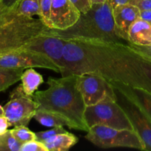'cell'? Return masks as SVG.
I'll return each mask as SVG.
<instances>
[{"mask_svg":"<svg viewBox=\"0 0 151 151\" xmlns=\"http://www.w3.org/2000/svg\"><path fill=\"white\" fill-rule=\"evenodd\" d=\"M33 118L43 126L48 128L68 126V128L72 129V125L66 118L50 111L38 109Z\"/></svg>","mask_w":151,"mask_h":151,"instance_id":"cell-17","label":"cell"},{"mask_svg":"<svg viewBox=\"0 0 151 151\" xmlns=\"http://www.w3.org/2000/svg\"><path fill=\"white\" fill-rule=\"evenodd\" d=\"M110 2V4H111V7H112L113 10L115 7H116L117 6L119 5H123V4H130V1L131 0H108Z\"/></svg>","mask_w":151,"mask_h":151,"instance_id":"cell-31","label":"cell"},{"mask_svg":"<svg viewBox=\"0 0 151 151\" xmlns=\"http://www.w3.org/2000/svg\"><path fill=\"white\" fill-rule=\"evenodd\" d=\"M150 24H151V23H150Z\"/></svg>","mask_w":151,"mask_h":151,"instance_id":"cell-36","label":"cell"},{"mask_svg":"<svg viewBox=\"0 0 151 151\" xmlns=\"http://www.w3.org/2000/svg\"><path fill=\"white\" fill-rule=\"evenodd\" d=\"M38 108V103L32 96L27 95L22 85H19L12 91L10 100L3 106V115L8 120L10 126H28Z\"/></svg>","mask_w":151,"mask_h":151,"instance_id":"cell-8","label":"cell"},{"mask_svg":"<svg viewBox=\"0 0 151 151\" xmlns=\"http://www.w3.org/2000/svg\"><path fill=\"white\" fill-rule=\"evenodd\" d=\"M4 111H3V107L0 105V115H3Z\"/></svg>","mask_w":151,"mask_h":151,"instance_id":"cell-34","label":"cell"},{"mask_svg":"<svg viewBox=\"0 0 151 151\" xmlns=\"http://www.w3.org/2000/svg\"><path fill=\"white\" fill-rule=\"evenodd\" d=\"M66 132H68V131L64 128V126H58L53 127L51 129L47 130V131H39V132L36 133V136L37 140L43 142L45 140L51 138V137H54L57 134H63V133Z\"/></svg>","mask_w":151,"mask_h":151,"instance_id":"cell-23","label":"cell"},{"mask_svg":"<svg viewBox=\"0 0 151 151\" xmlns=\"http://www.w3.org/2000/svg\"><path fill=\"white\" fill-rule=\"evenodd\" d=\"M81 13L88 11L92 7L91 0H70Z\"/></svg>","mask_w":151,"mask_h":151,"instance_id":"cell-27","label":"cell"},{"mask_svg":"<svg viewBox=\"0 0 151 151\" xmlns=\"http://www.w3.org/2000/svg\"><path fill=\"white\" fill-rule=\"evenodd\" d=\"M81 13L70 0H52L50 9L51 29L64 30L72 27Z\"/></svg>","mask_w":151,"mask_h":151,"instance_id":"cell-11","label":"cell"},{"mask_svg":"<svg viewBox=\"0 0 151 151\" xmlns=\"http://www.w3.org/2000/svg\"><path fill=\"white\" fill-rule=\"evenodd\" d=\"M24 69H10L0 67V92L21 80Z\"/></svg>","mask_w":151,"mask_h":151,"instance_id":"cell-19","label":"cell"},{"mask_svg":"<svg viewBox=\"0 0 151 151\" xmlns=\"http://www.w3.org/2000/svg\"><path fill=\"white\" fill-rule=\"evenodd\" d=\"M19 13L28 17L38 16L40 18V0H20L16 6Z\"/></svg>","mask_w":151,"mask_h":151,"instance_id":"cell-20","label":"cell"},{"mask_svg":"<svg viewBox=\"0 0 151 151\" xmlns=\"http://www.w3.org/2000/svg\"><path fill=\"white\" fill-rule=\"evenodd\" d=\"M19 151H48V150L44 143L36 139L22 144Z\"/></svg>","mask_w":151,"mask_h":151,"instance_id":"cell-26","label":"cell"},{"mask_svg":"<svg viewBox=\"0 0 151 151\" xmlns=\"http://www.w3.org/2000/svg\"><path fill=\"white\" fill-rule=\"evenodd\" d=\"M128 43L137 46L151 44V24L141 18L136 19L129 29Z\"/></svg>","mask_w":151,"mask_h":151,"instance_id":"cell-15","label":"cell"},{"mask_svg":"<svg viewBox=\"0 0 151 151\" xmlns=\"http://www.w3.org/2000/svg\"><path fill=\"white\" fill-rule=\"evenodd\" d=\"M65 44L66 40L54 35L51 29L48 32L39 35L21 48L37 52L48 57L60 69V74H62L65 69L64 49Z\"/></svg>","mask_w":151,"mask_h":151,"instance_id":"cell-10","label":"cell"},{"mask_svg":"<svg viewBox=\"0 0 151 151\" xmlns=\"http://www.w3.org/2000/svg\"><path fill=\"white\" fill-rule=\"evenodd\" d=\"M122 108L130 119L134 130L143 141L145 150L151 151V121L136 105L129 100H126L125 105Z\"/></svg>","mask_w":151,"mask_h":151,"instance_id":"cell-13","label":"cell"},{"mask_svg":"<svg viewBox=\"0 0 151 151\" xmlns=\"http://www.w3.org/2000/svg\"><path fill=\"white\" fill-rule=\"evenodd\" d=\"M116 35L128 43V31L132 24L140 18V10L131 4L117 6L113 10Z\"/></svg>","mask_w":151,"mask_h":151,"instance_id":"cell-12","label":"cell"},{"mask_svg":"<svg viewBox=\"0 0 151 151\" xmlns=\"http://www.w3.org/2000/svg\"><path fill=\"white\" fill-rule=\"evenodd\" d=\"M76 84L86 106L118 100L110 82L97 72L76 75Z\"/></svg>","mask_w":151,"mask_h":151,"instance_id":"cell-7","label":"cell"},{"mask_svg":"<svg viewBox=\"0 0 151 151\" xmlns=\"http://www.w3.org/2000/svg\"><path fill=\"white\" fill-rule=\"evenodd\" d=\"M78 139L69 132L59 134L43 142L48 151H68L77 144Z\"/></svg>","mask_w":151,"mask_h":151,"instance_id":"cell-16","label":"cell"},{"mask_svg":"<svg viewBox=\"0 0 151 151\" xmlns=\"http://www.w3.org/2000/svg\"><path fill=\"white\" fill-rule=\"evenodd\" d=\"M22 143L16 139L10 130L0 135V151H19Z\"/></svg>","mask_w":151,"mask_h":151,"instance_id":"cell-21","label":"cell"},{"mask_svg":"<svg viewBox=\"0 0 151 151\" xmlns=\"http://www.w3.org/2000/svg\"><path fill=\"white\" fill-rule=\"evenodd\" d=\"M20 81H22L21 85L24 92L28 96H33L44 83L42 75L36 72L34 68H28L24 71Z\"/></svg>","mask_w":151,"mask_h":151,"instance_id":"cell-18","label":"cell"},{"mask_svg":"<svg viewBox=\"0 0 151 151\" xmlns=\"http://www.w3.org/2000/svg\"><path fill=\"white\" fill-rule=\"evenodd\" d=\"M85 139L100 148L128 147L145 150V145L136 131L116 129L104 125L90 128Z\"/></svg>","mask_w":151,"mask_h":151,"instance_id":"cell-5","label":"cell"},{"mask_svg":"<svg viewBox=\"0 0 151 151\" xmlns=\"http://www.w3.org/2000/svg\"><path fill=\"white\" fill-rule=\"evenodd\" d=\"M47 84V89L36 91L32 96L39 105L38 109L64 116L71 123L72 129L87 132L84 117L86 105L77 87L76 75L49 78Z\"/></svg>","mask_w":151,"mask_h":151,"instance_id":"cell-2","label":"cell"},{"mask_svg":"<svg viewBox=\"0 0 151 151\" xmlns=\"http://www.w3.org/2000/svg\"><path fill=\"white\" fill-rule=\"evenodd\" d=\"M130 4L137 7L140 10H151V0H131Z\"/></svg>","mask_w":151,"mask_h":151,"instance_id":"cell-28","label":"cell"},{"mask_svg":"<svg viewBox=\"0 0 151 151\" xmlns=\"http://www.w3.org/2000/svg\"><path fill=\"white\" fill-rule=\"evenodd\" d=\"M3 9H4V8H3L2 6H1V0H0V10H3Z\"/></svg>","mask_w":151,"mask_h":151,"instance_id":"cell-35","label":"cell"},{"mask_svg":"<svg viewBox=\"0 0 151 151\" xmlns=\"http://www.w3.org/2000/svg\"><path fill=\"white\" fill-rule=\"evenodd\" d=\"M93 4H96V3H102L105 1V0H91Z\"/></svg>","mask_w":151,"mask_h":151,"instance_id":"cell-33","label":"cell"},{"mask_svg":"<svg viewBox=\"0 0 151 151\" xmlns=\"http://www.w3.org/2000/svg\"><path fill=\"white\" fill-rule=\"evenodd\" d=\"M10 127L8 120L4 115H0V135L5 133Z\"/></svg>","mask_w":151,"mask_h":151,"instance_id":"cell-29","label":"cell"},{"mask_svg":"<svg viewBox=\"0 0 151 151\" xmlns=\"http://www.w3.org/2000/svg\"><path fill=\"white\" fill-rule=\"evenodd\" d=\"M10 131L16 139L22 144L36 139V133L31 131L27 126H15Z\"/></svg>","mask_w":151,"mask_h":151,"instance_id":"cell-22","label":"cell"},{"mask_svg":"<svg viewBox=\"0 0 151 151\" xmlns=\"http://www.w3.org/2000/svg\"><path fill=\"white\" fill-rule=\"evenodd\" d=\"M51 3L52 0H40V11H41L40 19L50 29L51 26H50V18Z\"/></svg>","mask_w":151,"mask_h":151,"instance_id":"cell-24","label":"cell"},{"mask_svg":"<svg viewBox=\"0 0 151 151\" xmlns=\"http://www.w3.org/2000/svg\"><path fill=\"white\" fill-rule=\"evenodd\" d=\"M41 19L16 13L0 25V53L23 47L39 35L50 30Z\"/></svg>","mask_w":151,"mask_h":151,"instance_id":"cell-4","label":"cell"},{"mask_svg":"<svg viewBox=\"0 0 151 151\" xmlns=\"http://www.w3.org/2000/svg\"><path fill=\"white\" fill-rule=\"evenodd\" d=\"M128 46L134 52L140 57L151 63V44L147 46H137L128 43Z\"/></svg>","mask_w":151,"mask_h":151,"instance_id":"cell-25","label":"cell"},{"mask_svg":"<svg viewBox=\"0 0 151 151\" xmlns=\"http://www.w3.org/2000/svg\"><path fill=\"white\" fill-rule=\"evenodd\" d=\"M110 83L114 89L122 94L126 100L136 105L151 121V93L120 83L110 82Z\"/></svg>","mask_w":151,"mask_h":151,"instance_id":"cell-14","label":"cell"},{"mask_svg":"<svg viewBox=\"0 0 151 151\" xmlns=\"http://www.w3.org/2000/svg\"><path fill=\"white\" fill-rule=\"evenodd\" d=\"M121 41L66 40L65 69L61 75L97 72L117 82L151 93V63Z\"/></svg>","mask_w":151,"mask_h":151,"instance_id":"cell-1","label":"cell"},{"mask_svg":"<svg viewBox=\"0 0 151 151\" xmlns=\"http://www.w3.org/2000/svg\"><path fill=\"white\" fill-rule=\"evenodd\" d=\"M140 18L149 23H151V10H140Z\"/></svg>","mask_w":151,"mask_h":151,"instance_id":"cell-32","label":"cell"},{"mask_svg":"<svg viewBox=\"0 0 151 151\" xmlns=\"http://www.w3.org/2000/svg\"><path fill=\"white\" fill-rule=\"evenodd\" d=\"M20 0H1V4L3 8L12 9L17 6Z\"/></svg>","mask_w":151,"mask_h":151,"instance_id":"cell-30","label":"cell"},{"mask_svg":"<svg viewBox=\"0 0 151 151\" xmlns=\"http://www.w3.org/2000/svg\"><path fill=\"white\" fill-rule=\"evenodd\" d=\"M52 32L65 40L93 39L124 42L115 33L113 12L108 0L92 4L91 8L81 13L78 21L70 27L64 30L52 29Z\"/></svg>","mask_w":151,"mask_h":151,"instance_id":"cell-3","label":"cell"},{"mask_svg":"<svg viewBox=\"0 0 151 151\" xmlns=\"http://www.w3.org/2000/svg\"><path fill=\"white\" fill-rule=\"evenodd\" d=\"M0 67L10 69L41 68L60 73V69L48 57L25 48H18L0 53Z\"/></svg>","mask_w":151,"mask_h":151,"instance_id":"cell-9","label":"cell"},{"mask_svg":"<svg viewBox=\"0 0 151 151\" xmlns=\"http://www.w3.org/2000/svg\"><path fill=\"white\" fill-rule=\"evenodd\" d=\"M84 117L89 129L95 125H104L116 129L135 131L128 115L117 101L86 106Z\"/></svg>","mask_w":151,"mask_h":151,"instance_id":"cell-6","label":"cell"}]
</instances>
